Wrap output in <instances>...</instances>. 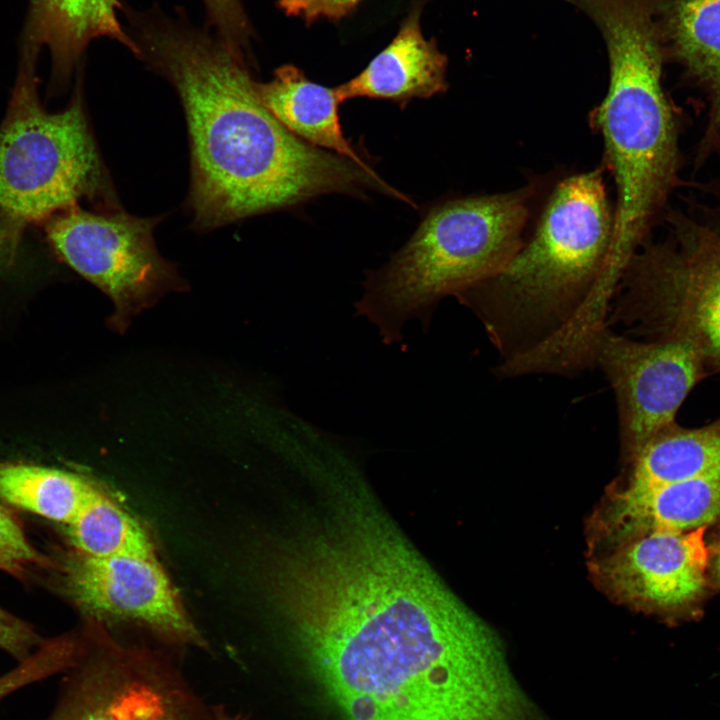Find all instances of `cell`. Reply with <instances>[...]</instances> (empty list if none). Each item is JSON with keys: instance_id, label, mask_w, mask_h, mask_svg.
Listing matches in <instances>:
<instances>
[{"instance_id": "cell-1", "label": "cell", "mask_w": 720, "mask_h": 720, "mask_svg": "<svg viewBox=\"0 0 720 720\" xmlns=\"http://www.w3.org/2000/svg\"><path fill=\"white\" fill-rule=\"evenodd\" d=\"M133 26L140 56L182 100L191 139V205L200 227L327 193H393L376 173L287 130L262 104L245 53L160 15L135 16Z\"/></svg>"}, {"instance_id": "cell-2", "label": "cell", "mask_w": 720, "mask_h": 720, "mask_svg": "<svg viewBox=\"0 0 720 720\" xmlns=\"http://www.w3.org/2000/svg\"><path fill=\"white\" fill-rule=\"evenodd\" d=\"M613 220L602 168L565 177L506 267L457 296L483 323L500 363L527 353L540 374L594 367L592 313Z\"/></svg>"}, {"instance_id": "cell-3", "label": "cell", "mask_w": 720, "mask_h": 720, "mask_svg": "<svg viewBox=\"0 0 720 720\" xmlns=\"http://www.w3.org/2000/svg\"><path fill=\"white\" fill-rule=\"evenodd\" d=\"M583 10L606 43L607 93L591 114L617 191L602 282L616 288L682 185L679 113L666 94L658 0H565Z\"/></svg>"}, {"instance_id": "cell-4", "label": "cell", "mask_w": 720, "mask_h": 720, "mask_svg": "<svg viewBox=\"0 0 720 720\" xmlns=\"http://www.w3.org/2000/svg\"><path fill=\"white\" fill-rule=\"evenodd\" d=\"M537 185L451 199L433 207L391 260L369 274L357 311L386 343L437 303L494 277L524 244Z\"/></svg>"}, {"instance_id": "cell-5", "label": "cell", "mask_w": 720, "mask_h": 720, "mask_svg": "<svg viewBox=\"0 0 720 720\" xmlns=\"http://www.w3.org/2000/svg\"><path fill=\"white\" fill-rule=\"evenodd\" d=\"M665 235L647 239L630 260L613 299L609 325L632 338L693 347L709 375L720 373V199L686 198L667 207Z\"/></svg>"}, {"instance_id": "cell-6", "label": "cell", "mask_w": 720, "mask_h": 720, "mask_svg": "<svg viewBox=\"0 0 720 720\" xmlns=\"http://www.w3.org/2000/svg\"><path fill=\"white\" fill-rule=\"evenodd\" d=\"M39 50L22 45L18 75L0 129V212L7 235L93 196L102 170L80 97L60 113L40 105Z\"/></svg>"}, {"instance_id": "cell-7", "label": "cell", "mask_w": 720, "mask_h": 720, "mask_svg": "<svg viewBox=\"0 0 720 720\" xmlns=\"http://www.w3.org/2000/svg\"><path fill=\"white\" fill-rule=\"evenodd\" d=\"M90 620L43 720H213L212 707L166 655L122 642Z\"/></svg>"}, {"instance_id": "cell-8", "label": "cell", "mask_w": 720, "mask_h": 720, "mask_svg": "<svg viewBox=\"0 0 720 720\" xmlns=\"http://www.w3.org/2000/svg\"><path fill=\"white\" fill-rule=\"evenodd\" d=\"M708 527L650 530L591 554L594 584L611 600L668 623L695 620L712 591Z\"/></svg>"}, {"instance_id": "cell-9", "label": "cell", "mask_w": 720, "mask_h": 720, "mask_svg": "<svg viewBox=\"0 0 720 720\" xmlns=\"http://www.w3.org/2000/svg\"><path fill=\"white\" fill-rule=\"evenodd\" d=\"M595 366L613 390L622 457L628 465L676 415L693 388L710 376L697 351L673 340H641L608 327L595 353Z\"/></svg>"}, {"instance_id": "cell-10", "label": "cell", "mask_w": 720, "mask_h": 720, "mask_svg": "<svg viewBox=\"0 0 720 720\" xmlns=\"http://www.w3.org/2000/svg\"><path fill=\"white\" fill-rule=\"evenodd\" d=\"M153 226L152 219L75 205L52 216L46 233L64 261L111 298L120 326L170 277L155 249Z\"/></svg>"}, {"instance_id": "cell-11", "label": "cell", "mask_w": 720, "mask_h": 720, "mask_svg": "<svg viewBox=\"0 0 720 720\" xmlns=\"http://www.w3.org/2000/svg\"><path fill=\"white\" fill-rule=\"evenodd\" d=\"M64 582L90 618L132 622L173 644H204L155 555L98 558L74 553L65 565Z\"/></svg>"}, {"instance_id": "cell-12", "label": "cell", "mask_w": 720, "mask_h": 720, "mask_svg": "<svg viewBox=\"0 0 720 720\" xmlns=\"http://www.w3.org/2000/svg\"><path fill=\"white\" fill-rule=\"evenodd\" d=\"M720 520V469L650 488L618 482L609 489L590 525L592 552L650 530L691 531Z\"/></svg>"}, {"instance_id": "cell-13", "label": "cell", "mask_w": 720, "mask_h": 720, "mask_svg": "<svg viewBox=\"0 0 720 720\" xmlns=\"http://www.w3.org/2000/svg\"><path fill=\"white\" fill-rule=\"evenodd\" d=\"M657 16L666 57L708 102L694 158L699 167L720 152V0H658Z\"/></svg>"}, {"instance_id": "cell-14", "label": "cell", "mask_w": 720, "mask_h": 720, "mask_svg": "<svg viewBox=\"0 0 720 720\" xmlns=\"http://www.w3.org/2000/svg\"><path fill=\"white\" fill-rule=\"evenodd\" d=\"M446 68V56L423 36L419 10L414 9L392 41L359 74L335 88L341 102L366 97L406 104L444 93Z\"/></svg>"}, {"instance_id": "cell-15", "label": "cell", "mask_w": 720, "mask_h": 720, "mask_svg": "<svg viewBox=\"0 0 720 720\" xmlns=\"http://www.w3.org/2000/svg\"><path fill=\"white\" fill-rule=\"evenodd\" d=\"M118 0H30L23 43L47 47L55 81H64L91 41L105 37L140 56L138 46L118 20Z\"/></svg>"}, {"instance_id": "cell-16", "label": "cell", "mask_w": 720, "mask_h": 720, "mask_svg": "<svg viewBox=\"0 0 720 720\" xmlns=\"http://www.w3.org/2000/svg\"><path fill=\"white\" fill-rule=\"evenodd\" d=\"M257 91L266 109L295 136L376 173L343 134L342 102L335 87L315 83L298 67L286 64L274 71L269 82L258 83Z\"/></svg>"}, {"instance_id": "cell-17", "label": "cell", "mask_w": 720, "mask_h": 720, "mask_svg": "<svg viewBox=\"0 0 720 720\" xmlns=\"http://www.w3.org/2000/svg\"><path fill=\"white\" fill-rule=\"evenodd\" d=\"M627 466L626 481L618 483L632 488L660 486L720 469V416L696 428L677 422L663 427Z\"/></svg>"}, {"instance_id": "cell-18", "label": "cell", "mask_w": 720, "mask_h": 720, "mask_svg": "<svg viewBox=\"0 0 720 720\" xmlns=\"http://www.w3.org/2000/svg\"><path fill=\"white\" fill-rule=\"evenodd\" d=\"M97 487L65 470L26 464H0V498L47 519L69 524Z\"/></svg>"}, {"instance_id": "cell-19", "label": "cell", "mask_w": 720, "mask_h": 720, "mask_svg": "<svg viewBox=\"0 0 720 720\" xmlns=\"http://www.w3.org/2000/svg\"><path fill=\"white\" fill-rule=\"evenodd\" d=\"M68 525L76 552L89 557L154 556L143 526L122 505L97 490Z\"/></svg>"}, {"instance_id": "cell-20", "label": "cell", "mask_w": 720, "mask_h": 720, "mask_svg": "<svg viewBox=\"0 0 720 720\" xmlns=\"http://www.w3.org/2000/svg\"><path fill=\"white\" fill-rule=\"evenodd\" d=\"M44 561L15 519L0 504V569L20 577L28 568Z\"/></svg>"}, {"instance_id": "cell-21", "label": "cell", "mask_w": 720, "mask_h": 720, "mask_svg": "<svg viewBox=\"0 0 720 720\" xmlns=\"http://www.w3.org/2000/svg\"><path fill=\"white\" fill-rule=\"evenodd\" d=\"M209 24L229 47L245 52L250 25L239 0H202Z\"/></svg>"}, {"instance_id": "cell-22", "label": "cell", "mask_w": 720, "mask_h": 720, "mask_svg": "<svg viewBox=\"0 0 720 720\" xmlns=\"http://www.w3.org/2000/svg\"><path fill=\"white\" fill-rule=\"evenodd\" d=\"M41 641L32 628L0 608V648L18 660L31 656Z\"/></svg>"}, {"instance_id": "cell-23", "label": "cell", "mask_w": 720, "mask_h": 720, "mask_svg": "<svg viewBox=\"0 0 720 720\" xmlns=\"http://www.w3.org/2000/svg\"><path fill=\"white\" fill-rule=\"evenodd\" d=\"M360 0H309L302 17L306 23L319 18L337 20L348 14Z\"/></svg>"}, {"instance_id": "cell-24", "label": "cell", "mask_w": 720, "mask_h": 720, "mask_svg": "<svg viewBox=\"0 0 720 720\" xmlns=\"http://www.w3.org/2000/svg\"><path fill=\"white\" fill-rule=\"evenodd\" d=\"M708 543V577L711 590L720 591V526Z\"/></svg>"}, {"instance_id": "cell-25", "label": "cell", "mask_w": 720, "mask_h": 720, "mask_svg": "<svg viewBox=\"0 0 720 720\" xmlns=\"http://www.w3.org/2000/svg\"><path fill=\"white\" fill-rule=\"evenodd\" d=\"M309 0H277L278 6L289 16H301Z\"/></svg>"}, {"instance_id": "cell-26", "label": "cell", "mask_w": 720, "mask_h": 720, "mask_svg": "<svg viewBox=\"0 0 720 720\" xmlns=\"http://www.w3.org/2000/svg\"><path fill=\"white\" fill-rule=\"evenodd\" d=\"M213 710V720H247L240 714H231L225 710L223 706H214L212 707Z\"/></svg>"}, {"instance_id": "cell-27", "label": "cell", "mask_w": 720, "mask_h": 720, "mask_svg": "<svg viewBox=\"0 0 720 720\" xmlns=\"http://www.w3.org/2000/svg\"><path fill=\"white\" fill-rule=\"evenodd\" d=\"M702 188L705 193L720 199V178L703 183Z\"/></svg>"}, {"instance_id": "cell-28", "label": "cell", "mask_w": 720, "mask_h": 720, "mask_svg": "<svg viewBox=\"0 0 720 720\" xmlns=\"http://www.w3.org/2000/svg\"><path fill=\"white\" fill-rule=\"evenodd\" d=\"M6 236H7L6 230L3 227L0 228V245Z\"/></svg>"}]
</instances>
